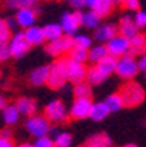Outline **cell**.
I'll return each mask as SVG.
<instances>
[{
  "label": "cell",
  "instance_id": "6da1fadb",
  "mask_svg": "<svg viewBox=\"0 0 146 147\" xmlns=\"http://www.w3.org/2000/svg\"><path fill=\"white\" fill-rule=\"evenodd\" d=\"M120 95L123 98V102H124V107L126 108L139 107L145 100V96H146L142 85L137 82H133V80H129L127 83H124L120 90Z\"/></svg>",
  "mask_w": 146,
  "mask_h": 147
},
{
  "label": "cell",
  "instance_id": "7a4b0ae2",
  "mask_svg": "<svg viewBox=\"0 0 146 147\" xmlns=\"http://www.w3.org/2000/svg\"><path fill=\"white\" fill-rule=\"evenodd\" d=\"M67 60L66 58H58L50 66V76L47 86L50 89H61L66 82H67Z\"/></svg>",
  "mask_w": 146,
  "mask_h": 147
},
{
  "label": "cell",
  "instance_id": "3957f363",
  "mask_svg": "<svg viewBox=\"0 0 146 147\" xmlns=\"http://www.w3.org/2000/svg\"><path fill=\"white\" fill-rule=\"evenodd\" d=\"M25 128L28 130V133L34 137H43V136H48L50 130H51V122L47 119L45 115H31L28 117L26 122H25Z\"/></svg>",
  "mask_w": 146,
  "mask_h": 147
},
{
  "label": "cell",
  "instance_id": "277c9868",
  "mask_svg": "<svg viewBox=\"0 0 146 147\" xmlns=\"http://www.w3.org/2000/svg\"><path fill=\"white\" fill-rule=\"evenodd\" d=\"M139 71H140L139 63L134 60V57L132 54H126L118 58L117 69H115V74L118 77H121L124 80H132Z\"/></svg>",
  "mask_w": 146,
  "mask_h": 147
},
{
  "label": "cell",
  "instance_id": "5b68a950",
  "mask_svg": "<svg viewBox=\"0 0 146 147\" xmlns=\"http://www.w3.org/2000/svg\"><path fill=\"white\" fill-rule=\"evenodd\" d=\"M60 25L65 31V35L75 36L77 34V29L82 26V12H66L61 15Z\"/></svg>",
  "mask_w": 146,
  "mask_h": 147
},
{
  "label": "cell",
  "instance_id": "8992f818",
  "mask_svg": "<svg viewBox=\"0 0 146 147\" xmlns=\"http://www.w3.org/2000/svg\"><path fill=\"white\" fill-rule=\"evenodd\" d=\"M75 47L73 44V36L70 35H63L61 38L56 39V41H51L48 42V45L45 47V51L53 55V57H60L66 53H70V50Z\"/></svg>",
  "mask_w": 146,
  "mask_h": 147
},
{
  "label": "cell",
  "instance_id": "52a82bcc",
  "mask_svg": "<svg viewBox=\"0 0 146 147\" xmlns=\"http://www.w3.org/2000/svg\"><path fill=\"white\" fill-rule=\"evenodd\" d=\"M44 115L47 117V119L50 122H63L67 115H69V111L66 109V105L56 99V100H51L50 103H47V107L44 109Z\"/></svg>",
  "mask_w": 146,
  "mask_h": 147
},
{
  "label": "cell",
  "instance_id": "ba28073f",
  "mask_svg": "<svg viewBox=\"0 0 146 147\" xmlns=\"http://www.w3.org/2000/svg\"><path fill=\"white\" fill-rule=\"evenodd\" d=\"M107 45V50H108V54L120 58L123 55H126L130 53V39L123 36L121 34H117L113 39H110L108 42L105 44Z\"/></svg>",
  "mask_w": 146,
  "mask_h": 147
},
{
  "label": "cell",
  "instance_id": "9c48e42d",
  "mask_svg": "<svg viewBox=\"0 0 146 147\" xmlns=\"http://www.w3.org/2000/svg\"><path fill=\"white\" fill-rule=\"evenodd\" d=\"M94 102L91 99H75L69 109V115L73 119H86L91 117Z\"/></svg>",
  "mask_w": 146,
  "mask_h": 147
},
{
  "label": "cell",
  "instance_id": "30bf717a",
  "mask_svg": "<svg viewBox=\"0 0 146 147\" xmlns=\"http://www.w3.org/2000/svg\"><path fill=\"white\" fill-rule=\"evenodd\" d=\"M86 74H88V69L85 66V63L73 61L70 58L67 60V79H69V82H72L73 85H77V83L86 80Z\"/></svg>",
  "mask_w": 146,
  "mask_h": 147
},
{
  "label": "cell",
  "instance_id": "8fae6325",
  "mask_svg": "<svg viewBox=\"0 0 146 147\" xmlns=\"http://www.w3.org/2000/svg\"><path fill=\"white\" fill-rule=\"evenodd\" d=\"M9 47H10L12 57H15V58L24 57V55L29 51V48H31V45H29V42L26 41L24 32L15 34V35L10 38V41H9Z\"/></svg>",
  "mask_w": 146,
  "mask_h": 147
},
{
  "label": "cell",
  "instance_id": "7c38bea8",
  "mask_svg": "<svg viewBox=\"0 0 146 147\" xmlns=\"http://www.w3.org/2000/svg\"><path fill=\"white\" fill-rule=\"evenodd\" d=\"M118 34V25L114 24H104L99 25L95 32H94V38L95 41H98L99 44H107L110 39H113L115 35Z\"/></svg>",
  "mask_w": 146,
  "mask_h": 147
},
{
  "label": "cell",
  "instance_id": "4fadbf2b",
  "mask_svg": "<svg viewBox=\"0 0 146 147\" xmlns=\"http://www.w3.org/2000/svg\"><path fill=\"white\" fill-rule=\"evenodd\" d=\"M16 22H18V26L20 28H29V26H34L35 25V20H37V10L34 7H24V9H19L16 10Z\"/></svg>",
  "mask_w": 146,
  "mask_h": 147
},
{
  "label": "cell",
  "instance_id": "5bb4252c",
  "mask_svg": "<svg viewBox=\"0 0 146 147\" xmlns=\"http://www.w3.org/2000/svg\"><path fill=\"white\" fill-rule=\"evenodd\" d=\"M118 34H121L123 36H126V38H129V39L139 34V26L136 25L133 16L126 15V16H123V18L120 19V24H118Z\"/></svg>",
  "mask_w": 146,
  "mask_h": 147
},
{
  "label": "cell",
  "instance_id": "9a60e30c",
  "mask_svg": "<svg viewBox=\"0 0 146 147\" xmlns=\"http://www.w3.org/2000/svg\"><path fill=\"white\" fill-rule=\"evenodd\" d=\"M48 76H50V67L41 66V67L34 69L29 73V82L34 86H43V85H47Z\"/></svg>",
  "mask_w": 146,
  "mask_h": 147
},
{
  "label": "cell",
  "instance_id": "2e32d148",
  "mask_svg": "<svg viewBox=\"0 0 146 147\" xmlns=\"http://www.w3.org/2000/svg\"><path fill=\"white\" fill-rule=\"evenodd\" d=\"M24 34H25V38H26V41L29 42L31 47H32V45H41V44L45 41L43 28H39V26H37V25L26 28V29L24 31Z\"/></svg>",
  "mask_w": 146,
  "mask_h": 147
},
{
  "label": "cell",
  "instance_id": "e0dca14e",
  "mask_svg": "<svg viewBox=\"0 0 146 147\" xmlns=\"http://www.w3.org/2000/svg\"><path fill=\"white\" fill-rule=\"evenodd\" d=\"M16 108L19 109L20 115H26V117H31V115H35L37 112V102L32 99V98H19L16 100Z\"/></svg>",
  "mask_w": 146,
  "mask_h": 147
},
{
  "label": "cell",
  "instance_id": "ac0fdd59",
  "mask_svg": "<svg viewBox=\"0 0 146 147\" xmlns=\"http://www.w3.org/2000/svg\"><path fill=\"white\" fill-rule=\"evenodd\" d=\"M146 53V34H137L130 38V53L132 55H142Z\"/></svg>",
  "mask_w": 146,
  "mask_h": 147
},
{
  "label": "cell",
  "instance_id": "d6986e66",
  "mask_svg": "<svg viewBox=\"0 0 146 147\" xmlns=\"http://www.w3.org/2000/svg\"><path fill=\"white\" fill-rule=\"evenodd\" d=\"M101 19L102 18L96 13V10L89 9L88 12L82 13V25L85 28H88V29H94L95 31L101 25Z\"/></svg>",
  "mask_w": 146,
  "mask_h": 147
},
{
  "label": "cell",
  "instance_id": "ffe728a7",
  "mask_svg": "<svg viewBox=\"0 0 146 147\" xmlns=\"http://www.w3.org/2000/svg\"><path fill=\"white\" fill-rule=\"evenodd\" d=\"M111 114L110 108L107 107L105 102H95L92 105V109H91V119L94 121H104L108 115Z\"/></svg>",
  "mask_w": 146,
  "mask_h": 147
},
{
  "label": "cell",
  "instance_id": "44dd1931",
  "mask_svg": "<svg viewBox=\"0 0 146 147\" xmlns=\"http://www.w3.org/2000/svg\"><path fill=\"white\" fill-rule=\"evenodd\" d=\"M113 138L105 133H96L86 140V146L91 147H111Z\"/></svg>",
  "mask_w": 146,
  "mask_h": 147
},
{
  "label": "cell",
  "instance_id": "7402d4cb",
  "mask_svg": "<svg viewBox=\"0 0 146 147\" xmlns=\"http://www.w3.org/2000/svg\"><path fill=\"white\" fill-rule=\"evenodd\" d=\"M108 55V50L105 44H98V45H92L88 51V60L92 63V64H98V63Z\"/></svg>",
  "mask_w": 146,
  "mask_h": 147
},
{
  "label": "cell",
  "instance_id": "603a6c76",
  "mask_svg": "<svg viewBox=\"0 0 146 147\" xmlns=\"http://www.w3.org/2000/svg\"><path fill=\"white\" fill-rule=\"evenodd\" d=\"M43 31H44L45 41H48V42L56 41V39H58L65 35V31H63L60 24H47L45 26H43Z\"/></svg>",
  "mask_w": 146,
  "mask_h": 147
},
{
  "label": "cell",
  "instance_id": "cb8c5ba5",
  "mask_svg": "<svg viewBox=\"0 0 146 147\" xmlns=\"http://www.w3.org/2000/svg\"><path fill=\"white\" fill-rule=\"evenodd\" d=\"M20 112L16 108V105H6V107L2 109V118L3 122H6V125H15L19 121Z\"/></svg>",
  "mask_w": 146,
  "mask_h": 147
},
{
  "label": "cell",
  "instance_id": "d4e9b609",
  "mask_svg": "<svg viewBox=\"0 0 146 147\" xmlns=\"http://www.w3.org/2000/svg\"><path fill=\"white\" fill-rule=\"evenodd\" d=\"M108 76L104 73L96 64H94L92 67H89L88 69V74H86V82L88 83H91V85L94 86V85H101V83L105 80Z\"/></svg>",
  "mask_w": 146,
  "mask_h": 147
},
{
  "label": "cell",
  "instance_id": "484cf974",
  "mask_svg": "<svg viewBox=\"0 0 146 147\" xmlns=\"http://www.w3.org/2000/svg\"><path fill=\"white\" fill-rule=\"evenodd\" d=\"M117 61H118V58L117 57H114V55H111V54H108V55H105L99 63H98V67L105 73L107 76H110V74H113V73H115V69H117Z\"/></svg>",
  "mask_w": 146,
  "mask_h": 147
},
{
  "label": "cell",
  "instance_id": "4316f807",
  "mask_svg": "<svg viewBox=\"0 0 146 147\" xmlns=\"http://www.w3.org/2000/svg\"><path fill=\"white\" fill-rule=\"evenodd\" d=\"M91 86L92 85L88 83L86 80L75 85V88H73L75 99H91V96H92V88Z\"/></svg>",
  "mask_w": 146,
  "mask_h": 147
},
{
  "label": "cell",
  "instance_id": "83f0119b",
  "mask_svg": "<svg viewBox=\"0 0 146 147\" xmlns=\"http://www.w3.org/2000/svg\"><path fill=\"white\" fill-rule=\"evenodd\" d=\"M104 102L107 103V107L110 108V111H111V112H117V111H120V109H123V108H124V102H123V98H121L120 92H118V93L108 95V96H107V99L104 100Z\"/></svg>",
  "mask_w": 146,
  "mask_h": 147
},
{
  "label": "cell",
  "instance_id": "f1b7e54d",
  "mask_svg": "<svg viewBox=\"0 0 146 147\" xmlns=\"http://www.w3.org/2000/svg\"><path fill=\"white\" fill-rule=\"evenodd\" d=\"M56 147H70L73 143V137L69 131H58L54 136Z\"/></svg>",
  "mask_w": 146,
  "mask_h": 147
},
{
  "label": "cell",
  "instance_id": "f546056e",
  "mask_svg": "<svg viewBox=\"0 0 146 147\" xmlns=\"http://www.w3.org/2000/svg\"><path fill=\"white\" fill-rule=\"evenodd\" d=\"M37 2L38 0H6V7L19 10L24 7H34L37 5Z\"/></svg>",
  "mask_w": 146,
  "mask_h": 147
},
{
  "label": "cell",
  "instance_id": "4dcf8cb0",
  "mask_svg": "<svg viewBox=\"0 0 146 147\" xmlns=\"http://www.w3.org/2000/svg\"><path fill=\"white\" fill-rule=\"evenodd\" d=\"M114 5H115L114 0H99L98 6H96L94 10H96V13H98L101 18H105V16H108V15L113 12Z\"/></svg>",
  "mask_w": 146,
  "mask_h": 147
},
{
  "label": "cell",
  "instance_id": "1f68e13d",
  "mask_svg": "<svg viewBox=\"0 0 146 147\" xmlns=\"http://www.w3.org/2000/svg\"><path fill=\"white\" fill-rule=\"evenodd\" d=\"M88 51L86 48H79V47H73L69 53V58L73 61H79V63H86L88 61Z\"/></svg>",
  "mask_w": 146,
  "mask_h": 147
},
{
  "label": "cell",
  "instance_id": "d6a6232c",
  "mask_svg": "<svg viewBox=\"0 0 146 147\" xmlns=\"http://www.w3.org/2000/svg\"><path fill=\"white\" fill-rule=\"evenodd\" d=\"M73 44H75V47L89 50L92 47V38L89 35H85V34H76L73 36Z\"/></svg>",
  "mask_w": 146,
  "mask_h": 147
},
{
  "label": "cell",
  "instance_id": "836d02e7",
  "mask_svg": "<svg viewBox=\"0 0 146 147\" xmlns=\"http://www.w3.org/2000/svg\"><path fill=\"white\" fill-rule=\"evenodd\" d=\"M10 28L7 25L6 20L0 19V44H5V42H9L10 38H12V34H10Z\"/></svg>",
  "mask_w": 146,
  "mask_h": 147
},
{
  "label": "cell",
  "instance_id": "e575fe53",
  "mask_svg": "<svg viewBox=\"0 0 146 147\" xmlns=\"http://www.w3.org/2000/svg\"><path fill=\"white\" fill-rule=\"evenodd\" d=\"M35 147H56L54 138H51L50 136H43V137H38L34 143Z\"/></svg>",
  "mask_w": 146,
  "mask_h": 147
},
{
  "label": "cell",
  "instance_id": "d590c367",
  "mask_svg": "<svg viewBox=\"0 0 146 147\" xmlns=\"http://www.w3.org/2000/svg\"><path fill=\"white\" fill-rule=\"evenodd\" d=\"M118 3L123 5L127 10H133V12H137L139 7H140L139 0H118Z\"/></svg>",
  "mask_w": 146,
  "mask_h": 147
},
{
  "label": "cell",
  "instance_id": "8d00e7d4",
  "mask_svg": "<svg viewBox=\"0 0 146 147\" xmlns=\"http://www.w3.org/2000/svg\"><path fill=\"white\" fill-rule=\"evenodd\" d=\"M133 18L139 28H146V10H137Z\"/></svg>",
  "mask_w": 146,
  "mask_h": 147
},
{
  "label": "cell",
  "instance_id": "74e56055",
  "mask_svg": "<svg viewBox=\"0 0 146 147\" xmlns=\"http://www.w3.org/2000/svg\"><path fill=\"white\" fill-rule=\"evenodd\" d=\"M9 57H12L10 47H9V42L0 44V61H6Z\"/></svg>",
  "mask_w": 146,
  "mask_h": 147
},
{
  "label": "cell",
  "instance_id": "f35d334b",
  "mask_svg": "<svg viewBox=\"0 0 146 147\" xmlns=\"http://www.w3.org/2000/svg\"><path fill=\"white\" fill-rule=\"evenodd\" d=\"M66 2L72 7H75L76 10H79V9H82L83 6H85V0H66Z\"/></svg>",
  "mask_w": 146,
  "mask_h": 147
},
{
  "label": "cell",
  "instance_id": "ab89813d",
  "mask_svg": "<svg viewBox=\"0 0 146 147\" xmlns=\"http://www.w3.org/2000/svg\"><path fill=\"white\" fill-rule=\"evenodd\" d=\"M0 147H15V143L12 141V138L0 137Z\"/></svg>",
  "mask_w": 146,
  "mask_h": 147
},
{
  "label": "cell",
  "instance_id": "60d3db41",
  "mask_svg": "<svg viewBox=\"0 0 146 147\" xmlns=\"http://www.w3.org/2000/svg\"><path fill=\"white\" fill-rule=\"evenodd\" d=\"M137 63H139V69H140L142 71H146V53L139 57Z\"/></svg>",
  "mask_w": 146,
  "mask_h": 147
},
{
  "label": "cell",
  "instance_id": "b9f144b4",
  "mask_svg": "<svg viewBox=\"0 0 146 147\" xmlns=\"http://www.w3.org/2000/svg\"><path fill=\"white\" fill-rule=\"evenodd\" d=\"M98 3H99V0H85V6L88 9H92V10L98 6Z\"/></svg>",
  "mask_w": 146,
  "mask_h": 147
},
{
  "label": "cell",
  "instance_id": "7bdbcfd3",
  "mask_svg": "<svg viewBox=\"0 0 146 147\" xmlns=\"http://www.w3.org/2000/svg\"><path fill=\"white\" fill-rule=\"evenodd\" d=\"M0 137H3V138H12V131L9 128H5L0 131Z\"/></svg>",
  "mask_w": 146,
  "mask_h": 147
},
{
  "label": "cell",
  "instance_id": "ee69618b",
  "mask_svg": "<svg viewBox=\"0 0 146 147\" xmlns=\"http://www.w3.org/2000/svg\"><path fill=\"white\" fill-rule=\"evenodd\" d=\"M7 25H9V28L10 29H15V26H18V22H16V19H13V18H7Z\"/></svg>",
  "mask_w": 146,
  "mask_h": 147
},
{
  "label": "cell",
  "instance_id": "f6af8a7d",
  "mask_svg": "<svg viewBox=\"0 0 146 147\" xmlns=\"http://www.w3.org/2000/svg\"><path fill=\"white\" fill-rule=\"evenodd\" d=\"M5 107H6V99L0 95V109H3Z\"/></svg>",
  "mask_w": 146,
  "mask_h": 147
},
{
  "label": "cell",
  "instance_id": "bcb514c9",
  "mask_svg": "<svg viewBox=\"0 0 146 147\" xmlns=\"http://www.w3.org/2000/svg\"><path fill=\"white\" fill-rule=\"evenodd\" d=\"M19 147H35V146H34V144H29V143H25V144L19 146Z\"/></svg>",
  "mask_w": 146,
  "mask_h": 147
},
{
  "label": "cell",
  "instance_id": "7dc6e473",
  "mask_svg": "<svg viewBox=\"0 0 146 147\" xmlns=\"http://www.w3.org/2000/svg\"><path fill=\"white\" fill-rule=\"evenodd\" d=\"M123 147H137L134 143H129V144H126V146H123Z\"/></svg>",
  "mask_w": 146,
  "mask_h": 147
},
{
  "label": "cell",
  "instance_id": "c3c4849f",
  "mask_svg": "<svg viewBox=\"0 0 146 147\" xmlns=\"http://www.w3.org/2000/svg\"><path fill=\"white\" fill-rule=\"evenodd\" d=\"M145 79H146V71H145Z\"/></svg>",
  "mask_w": 146,
  "mask_h": 147
},
{
  "label": "cell",
  "instance_id": "681fc988",
  "mask_svg": "<svg viewBox=\"0 0 146 147\" xmlns=\"http://www.w3.org/2000/svg\"><path fill=\"white\" fill-rule=\"evenodd\" d=\"M85 147H91V146H85Z\"/></svg>",
  "mask_w": 146,
  "mask_h": 147
},
{
  "label": "cell",
  "instance_id": "f907efd6",
  "mask_svg": "<svg viewBox=\"0 0 146 147\" xmlns=\"http://www.w3.org/2000/svg\"><path fill=\"white\" fill-rule=\"evenodd\" d=\"M0 76H2V73H0Z\"/></svg>",
  "mask_w": 146,
  "mask_h": 147
},
{
  "label": "cell",
  "instance_id": "816d5d0a",
  "mask_svg": "<svg viewBox=\"0 0 146 147\" xmlns=\"http://www.w3.org/2000/svg\"><path fill=\"white\" fill-rule=\"evenodd\" d=\"M0 19H2V18H0Z\"/></svg>",
  "mask_w": 146,
  "mask_h": 147
}]
</instances>
